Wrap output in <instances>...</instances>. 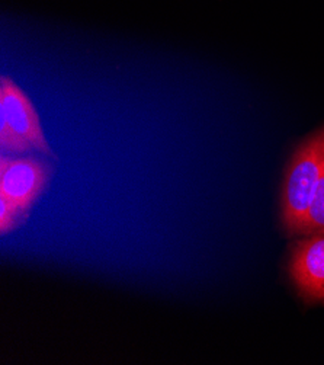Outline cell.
Wrapping results in <instances>:
<instances>
[{"label":"cell","mask_w":324,"mask_h":365,"mask_svg":"<svg viewBox=\"0 0 324 365\" xmlns=\"http://www.w3.org/2000/svg\"><path fill=\"white\" fill-rule=\"evenodd\" d=\"M315 233H324V173L314 191L308 212L298 230V235L301 236Z\"/></svg>","instance_id":"5b68a950"},{"label":"cell","mask_w":324,"mask_h":365,"mask_svg":"<svg viewBox=\"0 0 324 365\" xmlns=\"http://www.w3.org/2000/svg\"><path fill=\"white\" fill-rule=\"evenodd\" d=\"M288 274L305 303L324 304V233L304 236L294 245Z\"/></svg>","instance_id":"277c9868"},{"label":"cell","mask_w":324,"mask_h":365,"mask_svg":"<svg viewBox=\"0 0 324 365\" xmlns=\"http://www.w3.org/2000/svg\"><path fill=\"white\" fill-rule=\"evenodd\" d=\"M29 215V211L0 195V233L8 235L22 226Z\"/></svg>","instance_id":"8992f818"},{"label":"cell","mask_w":324,"mask_h":365,"mask_svg":"<svg viewBox=\"0 0 324 365\" xmlns=\"http://www.w3.org/2000/svg\"><path fill=\"white\" fill-rule=\"evenodd\" d=\"M324 173V125L303 140L288 160L281 191V223L297 236Z\"/></svg>","instance_id":"6da1fadb"},{"label":"cell","mask_w":324,"mask_h":365,"mask_svg":"<svg viewBox=\"0 0 324 365\" xmlns=\"http://www.w3.org/2000/svg\"><path fill=\"white\" fill-rule=\"evenodd\" d=\"M53 166L35 158H0V195L31 211L48 187Z\"/></svg>","instance_id":"3957f363"},{"label":"cell","mask_w":324,"mask_h":365,"mask_svg":"<svg viewBox=\"0 0 324 365\" xmlns=\"http://www.w3.org/2000/svg\"><path fill=\"white\" fill-rule=\"evenodd\" d=\"M0 148L4 153L37 150L56 158L31 99L6 76L0 79Z\"/></svg>","instance_id":"7a4b0ae2"}]
</instances>
